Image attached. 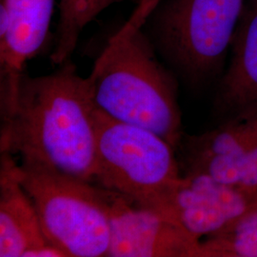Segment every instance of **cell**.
<instances>
[{
    "label": "cell",
    "mask_w": 257,
    "mask_h": 257,
    "mask_svg": "<svg viewBox=\"0 0 257 257\" xmlns=\"http://www.w3.org/2000/svg\"><path fill=\"white\" fill-rule=\"evenodd\" d=\"M96 110L88 77L71 59L47 75L24 73L0 105V153L94 183Z\"/></svg>",
    "instance_id": "obj_1"
},
{
    "label": "cell",
    "mask_w": 257,
    "mask_h": 257,
    "mask_svg": "<svg viewBox=\"0 0 257 257\" xmlns=\"http://www.w3.org/2000/svg\"><path fill=\"white\" fill-rule=\"evenodd\" d=\"M87 77L98 110L113 119L148 128L177 149L184 134L177 82L158 59L143 29L114 34Z\"/></svg>",
    "instance_id": "obj_2"
},
{
    "label": "cell",
    "mask_w": 257,
    "mask_h": 257,
    "mask_svg": "<svg viewBox=\"0 0 257 257\" xmlns=\"http://www.w3.org/2000/svg\"><path fill=\"white\" fill-rule=\"evenodd\" d=\"M95 120L93 182L173 220L172 204L184 178L175 148L156 133L98 109Z\"/></svg>",
    "instance_id": "obj_3"
},
{
    "label": "cell",
    "mask_w": 257,
    "mask_h": 257,
    "mask_svg": "<svg viewBox=\"0 0 257 257\" xmlns=\"http://www.w3.org/2000/svg\"><path fill=\"white\" fill-rule=\"evenodd\" d=\"M245 5V0H162L143 28L175 73L202 86L222 72Z\"/></svg>",
    "instance_id": "obj_4"
},
{
    "label": "cell",
    "mask_w": 257,
    "mask_h": 257,
    "mask_svg": "<svg viewBox=\"0 0 257 257\" xmlns=\"http://www.w3.org/2000/svg\"><path fill=\"white\" fill-rule=\"evenodd\" d=\"M19 166L48 241L66 257L108 256L110 191L37 161Z\"/></svg>",
    "instance_id": "obj_5"
},
{
    "label": "cell",
    "mask_w": 257,
    "mask_h": 257,
    "mask_svg": "<svg viewBox=\"0 0 257 257\" xmlns=\"http://www.w3.org/2000/svg\"><path fill=\"white\" fill-rule=\"evenodd\" d=\"M110 221L108 256L200 257L201 240L181 224L111 191Z\"/></svg>",
    "instance_id": "obj_6"
},
{
    "label": "cell",
    "mask_w": 257,
    "mask_h": 257,
    "mask_svg": "<svg viewBox=\"0 0 257 257\" xmlns=\"http://www.w3.org/2000/svg\"><path fill=\"white\" fill-rule=\"evenodd\" d=\"M183 176L171 217L195 237L214 235L257 215V185H228L204 175Z\"/></svg>",
    "instance_id": "obj_7"
},
{
    "label": "cell",
    "mask_w": 257,
    "mask_h": 257,
    "mask_svg": "<svg viewBox=\"0 0 257 257\" xmlns=\"http://www.w3.org/2000/svg\"><path fill=\"white\" fill-rule=\"evenodd\" d=\"M0 154V257H66L46 238L19 163Z\"/></svg>",
    "instance_id": "obj_8"
},
{
    "label": "cell",
    "mask_w": 257,
    "mask_h": 257,
    "mask_svg": "<svg viewBox=\"0 0 257 257\" xmlns=\"http://www.w3.org/2000/svg\"><path fill=\"white\" fill-rule=\"evenodd\" d=\"M230 52L213 102L221 123L257 116V0L246 3Z\"/></svg>",
    "instance_id": "obj_9"
},
{
    "label": "cell",
    "mask_w": 257,
    "mask_h": 257,
    "mask_svg": "<svg viewBox=\"0 0 257 257\" xmlns=\"http://www.w3.org/2000/svg\"><path fill=\"white\" fill-rule=\"evenodd\" d=\"M9 17L7 36L0 39V86L19 82L24 67L41 51L49 35L55 0H0Z\"/></svg>",
    "instance_id": "obj_10"
},
{
    "label": "cell",
    "mask_w": 257,
    "mask_h": 257,
    "mask_svg": "<svg viewBox=\"0 0 257 257\" xmlns=\"http://www.w3.org/2000/svg\"><path fill=\"white\" fill-rule=\"evenodd\" d=\"M116 1L119 0H58V21L51 62L60 66L70 60L83 30Z\"/></svg>",
    "instance_id": "obj_11"
},
{
    "label": "cell",
    "mask_w": 257,
    "mask_h": 257,
    "mask_svg": "<svg viewBox=\"0 0 257 257\" xmlns=\"http://www.w3.org/2000/svg\"><path fill=\"white\" fill-rule=\"evenodd\" d=\"M200 257H257V215L201 239Z\"/></svg>",
    "instance_id": "obj_12"
},
{
    "label": "cell",
    "mask_w": 257,
    "mask_h": 257,
    "mask_svg": "<svg viewBox=\"0 0 257 257\" xmlns=\"http://www.w3.org/2000/svg\"><path fill=\"white\" fill-rule=\"evenodd\" d=\"M194 175L228 185H257V139L236 156L206 166Z\"/></svg>",
    "instance_id": "obj_13"
},
{
    "label": "cell",
    "mask_w": 257,
    "mask_h": 257,
    "mask_svg": "<svg viewBox=\"0 0 257 257\" xmlns=\"http://www.w3.org/2000/svg\"><path fill=\"white\" fill-rule=\"evenodd\" d=\"M161 1L162 0H138L136 9L126 20L125 24L115 34L120 36L128 35L143 29L149 17Z\"/></svg>",
    "instance_id": "obj_14"
}]
</instances>
